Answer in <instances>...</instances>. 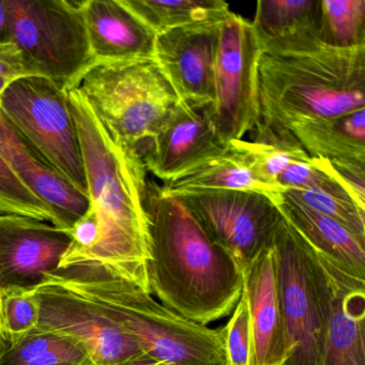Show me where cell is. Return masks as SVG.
Returning <instances> with one entry per match:
<instances>
[{
    "label": "cell",
    "instance_id": "cell-1",
    "mask_svg": "<svg viewBox=\"0 0 365 365\" xmlns=\"http://www.w3.org/2000/svg\"><path fill=\"white\" fill-rule=\"evenodd\" d=\"M68 98L98 225L97 245L83 264H100L149 292L148 179L142 155L110 135L76 87L68 89Z\"/></svg>",
    "mask_w": 365,
    "mask_h": 365
},
{
    "label": "cell",
    "instance_id": "cell-2",
    "mask_svg": "<svg viewBox=\"0 0 365 365\" xmlns=\"http://www.w3.org/2000/svg\"><path fill=\"white\" fill-rule=\"evenodd\" d=\"M149 292L197 324L227 317L242 294V269L208 236L177 196L148 180Z\"/></svg>",
    "mask_w": 365,
    "mask_h": 365
},
{
    "label": "cell",
    "instance_id": "cell-3",
    "mask_svg": "<svg viewBox=\"0 0 365 365\" xmlns=\"http://www.w3.org/2000/svg\"><path fill=\"white\" fill-rule=\"evenodd\" d=\"M258 100V123L281 132L365 108V46L262 51Z\"/></svg>",
    "mask_w": 365,
    "mask_h": 365
},
{
    "label": "cell",
    "instance_id": "cell-4",
    "mask_svg": "<svg viewBox=\"0 0 365 365\" xmlns=\"http://www.w3.org/2000/svg\"><path fill=\"white\" fill-rule=\"evenodd\" d=\"M46 279L78 292L164 365H227L224 330L191 322L148 290L96 264L59 269Z\"/></svg>",
    "mask_w": 365,
    "mask_h": 365
},
{
    "label": "cell",
    "instance_id": "cell-5",
    "mask_svg": "<svg viewBox=\"0 0 365 365\" xmlns=\"http://www.w3.org/2000/svg\"><path fill=\"white\" fill-rule=\"evenodd\" d=\"M73 87L110 135L140 153L181 101L155 58L93 63Z\"/></svg>",
    "mask_w": 365,
    "mask_h": 365
},
{
    "label": "cell",
    "instance_id": "cell-6",
    "mask_svg": "<svg viewBox=\"0 0 365 365\" xmlns=\"http://www.w3.org/2000/svg\"><path fill=\"white\" fill-rule=\"evenodd\" d=\"M272 250L287 349L284 365H322L333 302L326 264L285 217Z\"/></svg>",
    "mask_w": 365,
    "mask_h": 365
},
{
    "label": "cell",
    "instance_id": "cell-7",
    "mask_svg": "<svg viewBox=\"0 0 365 365\" xmlns=\"http://www.w3.org/2000/svg\"><path fill=\"white\" fill-rule=\"evenodd\" d=\"M10 41L36 76L65 88L76 85L95 59L81 12L73 0H7Z\"/></svg>",
    "mask_w": 365,
    "mask_h": 365
},
{
    "label": "cell",
    "instance_id": "cell-8",
    "mask_svg": "<svg viewBox=\"0 0 365 365\" xmlns=\"http://www.w3.org/2000/svg\"><path fill=\"white\" fill-rule=\"evenodd\" d=\"M0 110L46 162L88 196L67 88L42 76H26L0 96Z\"/></svg>",
    "mask_w": 365,
    "mask_h": 365
},
{
    "label": "cell",
    "instance_id": "cell-9",
    "mask_svg": "<svg viewBox=\"0 0 365 365\" xmlns=\"http://www.w3.org/2000/svg\"><path fill=\"white\" fill-rule=\"evenodd\" d=\"M262 48L252 21L230 11L215 50V101L202 108L226 145L243 140L259 120L258 63Z\"/></svg>",
    "mask_w": 365,
    "mask_h": 365
},
{
    "label": "cell",
    "instance_id": "cell-10",
    "mask_svg": "<svg viewBox=\"0 0 365 365\" xmlns=\"http://www.w3.org/2000/svg\"><path fill=\"white\" fill-rule=\"evenodd\" d=\"M177 197L242 270L262 252L272 247L284 217L279 205L256 192H196Z\"/></svg>",
    "mask_w": 365,
    "mask_h": 365
},
{
    "label": "cell",
    "instance_id": "cell-11",
    "mask_svg": "<svg viewBox=\"0 0 365 365\" xmlns=\"http://www.w3.org/2000/svg\"><path fill=\"white\" fill-rule=\"evenodd\" d=\"M37 328L67 335L82 344L95 365H114L144 356L140 345L78 292L51 279L35 289Z\"/></svg>",
    "mask_w": 365,
    "mask_h": 365
},
{
    "label": "cell",
    "instance_id": "cell-12",
    "mask_svg": "<svg viewBox=\"0 0 365 365\" xmlns=\"http://www.w3.org/2000/svg\"><path fill=\"white\" fill-rule=\"evenodd\" d=\"M71 232L48 222L0 215V292L34 290L58 271Z\"/></svg>",
    "mask_w": 365,
    "mask_h": 365
},
{
    "label": "cell",
    "instance_id": "cell-13",
    "mask_svg": "<svg viewBox=\"0 0 365 365\" xmlns=\"http://www.w3.org/2000/svg\"><path fill=\"white\" fill-rule=\"evenodd\" d=\"M223 20L181 27L155 40V59L162 71L179 99L198 110L215 101L213 68Z\"/></svg>",
    "mask_w": 365,
    "mask_h": 365
},
{
    "label": "cell",
    "instance_id": "cell-14",
    "mask_svg": "<svg viewBox=\"0 0 365 365\" xmlns=\"http://www.w3.org/2000/svg\"><path fill=\"white\" fill-rule=\"evenodd\" d=\"M227 149L206 113L180 101L140 155L147 172L168 182Z\"/></svg>",
    "mask_w": 365,
    "mask_h": 365
},
{
    "label": "cell",
    "instance_id": "cell-15",
    "mask_svg": "<svg viewBox=\"0 0 365 365\" xmlns=\"http://www.w3.org/2000/svg\"><path fill=\"white\" fill-rule=\"evenodd\" d=\"M0 155L16 176L46 204L54 217L53 225L72 227L85 217L91 202L56 172L14 129L0 110Z\"/></svg>",
    "mask_w": 365,
    "mask_h": 365
},
{
    "label": "cell",
    "instance_id": "cell-16",
    "mask_svg": "<svg viewBox=\"0 0 365 365\" xmlns=\"http://www.w3.org/2000/svg\"><path fill=\"white\" fill-rule=\"evenodd\" d=\"M253 341V365H284L287 359L272 247L242 270Z\"/></svg>",
    "mask_w": 365,
    "mask_h": 365
},
{
    "label": "cell",
    "instance_id": "cell-17",
    "mask_svg": "<svg viewBox=\"0 0 365 365\" xmlns=\"http://www.w3.org/2000/svg\"><path fill=\"white\" fill-rule=\"evenodd\" d=\"M81 12L95 63L155 58L157 36L121 0H86Z\"/></svg>",
    "mask_w": 365,
    "mask_h": 365
},
{
    "label": "cell",
    "instance_id": "cell-18",
    "mask_svg": "<svg viewBox=\"0 0 365 365\" xmlns=\"http://www.w3.org/2000/svg\"><path fill=\"white\" fill-rule=\"evenodd\" d=\"M320 258L333 289L322 365H365V281L341 272Z\"/></svg>",
    "mask_w": 365,
    "mask_h": 365
},
{
    "label": "cell",
    "instance_id": "cell-19",
    "mask_svg": "<svg viewBox=\"0 0 365 365\" xmlns=\"http://www.w3.org/2000/svg\"><path fill=\"white\" fill-rule=\"evenodd\" d=\"M279 208L320 257L341 272L365 281V240L331 217L287 198L283 197Z\"/></svg>",
    "mask_w": 365,
    "mask_h": 365
},
{
    "label": "cell",
    "instance_id": "cell-20",
    "mask_svg": "<svg viewBox=\"0 0 365 365\" xmlns=\"http://www.w3.org/2000/svg\"><path fill=\"white\" fill-rule=\"evenodd\" d=\"M160 189L166 195L172 196L207 191L256 192L268 196L277 205L283 200L284 193L282 187L260 179L247 160L230 145L225 153L164 182Z\"/></svg>",
    "mask_w": 365,
    "mask_h": 365
},
{
    "label": "cell",
    "instance_id": "cell-21",
    "mask_svg": "<svg viewBox=\"0 0 365 365\" xmlns=\"http://www.w3.org/2000/svg\"><path fill=\"white\" fill-rule=\"evenodd\" d=\"M288 131L311 157L365 159V108L334 118L297 123Z\"/></svg>",
    "mask_w": 365,
    "mask_h": 365
},
{
    "label": "cell",
    "instance_id": "cell-22",
    "mask_svg": "<svg viewBox=\"0 0 365 365\" xmlns=\"http://www.w3.org/2000/svg\"><path fill=\"white\" fill-rule=\"evenodd\" d=\"M319 9L320 0H260L252 23L262 48L319 38Z\"/></svg>",
    "mask_w": 365,
    "mask_h": 365
},
{
    "label": "cell",
    "instance_id": "cell-23",
    "mask_svg": "<svg viewBox=\"0 0 365 365\" xmlns=\"http://www.w3.org/2000/svg\"><path fill=\"white\" fill-rule=\"evenodd\" d=\"M93 363L76 339L36 328L23 335L0 334V365H87Z\"/></svg>",
    "mask_w": 365,
    "mask_h": 365
},
{
    "label": "cell",
    "instance_id": "cell-24",
    "mask_svg": "<svg viewBox=\"0 0 365 365\" xmlns=\"http://www.w3.org/2000/svg\"><path fill=\"white\" fill-rule=\"evenodd\" d=\"M155 36L198 23L223 20L230 5L223 0H121Z\"/></svg>",
    "mask_w": 365,
    "mask_h": 365
},
{
    "label": "cell",
    "instance_id": "cell-25",
    "mask_svg": "<svg viewBox=\"0 0 365 365\" xmlns=\"http://www.w3.org/2000/svg\"><path fill=\"white\" fill-rule=\"evenodd\" d=\"M318 33L333 48L365 46V0H320Z\"/></svg>",
    "mask_w": 365,
    "mask_h": 365
},
{
    "label": "cell",
    "instance_id": "cell-26",
    "mask_svg": "<svg viewBox=\"0 0 365 365\" xmlns=\"http://www.w3.org/2000/svg\"><path fill=\"white\" fill-rule=\"evenodd\" d=\"M283 197L331 217L365 240V209L348 196L322 190H286Z\"/></svg>",
    "mask_w": 365,
    "mask_h": 365
},
{
    "label": "cell",
    "instance_id": "cell-27",
    "mask_svg": "<svg viewBox=\"0 0 365 365\" xmlns=\"http://www.w3.org/2000/svg\"><path fill=\"white\" fill-rule=\"evenodd\" d=\"M0 215H16L54 224L50 209L38 198L0 155Z\"/></svg>",
    "mask_w": 365,
    "mask_h": 365
},
{
    "label": "cell",
    "instance_id": "cell-28",
    "mask_svg": "<svg viewBox=\"0 0 365 365\" xmlns=\"http://www.w3.org/2000/svg\"><path fill=\"white\" fill-rule=\"evenodd\" d=\"M3 331L0 334L23 335L37 328L39 301L35 289H8L1 292Z\"/></svg>",
    "mask_w": 365,
    "mask_h": 365
},
{
    "label": "cell",
    "instance_id": "cell-29",
    "mask_svg": "<svg viewBox=\"0 0 365 365\" xmlns=\"http://www.w3.org/2000/svg\"><path fill=\"white\" fill-rule=\"evenodd\" d=\"M223 330L227 365H253L251 320L243 294Z\"/></svg>",
    "mask_w": 365,
    "mask_h": 365
},
{
    "label": "cell",
    "instance_id": "cell-30",
    "mask_svg": "<svg viewBox=\"0 0 365 365\" xmlns=\"http://www.w3.org/2000/svg\"><path fill=\"white\" fill-rule=\"evenodd\" d=\"M333 174L350 197L365 209V159L328 160Z\"/></svg>",
    "mask_w": 365,
    "mask_h": 365
},
{
    "label": "cell",
    "instance_id": "cell-31",
    "mask_svg": "<svg viewBox=\"0 0 365 365\" xmlns=\"http://www.w3.org/2000/svg\"><path fill=\"white\" fill-rule=\"evenodd\" d=\"M33 76V70L11 41L0 43V96L16 81Z\"/></svg>",
    "mask_w": 365,
    "mask_h": 365
},
{
    "label": "cell",
    "instance_id": "cell-32",
    "mask_svg": "<svg viewBox=\"0 0 365 365\" xmlns=\"http://www.w3.org/2000/svg\"><path fill=\"white\" fill-rule=\"evenodd\" d=\"M10 41V18L7 0H0V43Z\"/></svg>",
    "mask_w": 365,
    "mask_h": 365
},
{
    "label": "cell",
    "instance_id": "cell-33",
    "mask_svg": "<svg viewBox=\"0 0 365 365\" xmlns=\"http://www.w3.org/2000/svg\"><path fill=\"white\" fill-rule=\"evenodd\" d=\"M114 365H164L163 363L150 358V356H138V358L132 359V360L125 361V362L118 363Z\"/></svg>",
    "mask_w": 365,
    "mask_h": 365
},
{
    "label": "cell",
    "instance_id": "cell-34",
    "mask_svg": "<svg viewBox=\"0 0 365 365\" xmlns=\"http://www.w3.org/2000/svg\"><path fill=\"white\" fill-rule=\"evenodd\" d=\"M3 331V317H1V292H0V333Z\"/></svg>",
    "mask_w": 365,
    "mask_h": 365
},
{
    "label": "cell",
    "instance_id": "cell-35",
    "mask_svg": "<svg viewBox=\"0 0 365 365\" xmlns=\"http://www.w3.org/2000/svg\"><path fill=\"white\" fill-rule=\"evenodd\" d=\"M87 365H95V364H93V363H91V364H87Z\"/></svg>",
    "mask_w": 365,
    "mask_h": 365
}]
</instances>
